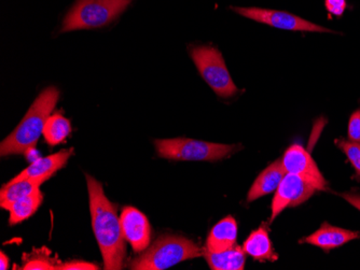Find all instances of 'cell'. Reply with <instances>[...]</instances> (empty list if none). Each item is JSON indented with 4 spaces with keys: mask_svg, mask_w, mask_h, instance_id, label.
<instances>
[{
    "mask_svg": "<svg viewBox=\"0 0 360 270\" xmlns=\"http://www.w3.org/2000/svg\"><path fill=\"white\" fill-rule=\"evenodd\" d=\"M93 231L104 259V269L120 270L124 264L127 250L121 219L116 205L105 195L103 185L86 175Z\"/></svg>",
    "mask_w": 360,
    "mask_h": 270,
    "instance_id": "1",
    "label": "cell"
},
{
    "mask_svg": "<svg viewBox=\"0 0 360 270\" xmlns=\"http://www.w3.org/2000/svg\"><path fill=\"white\" fill-rule=\"evenodd\" d=\"M58 270H97L100 269L95 264L84 261H70L68 263L60 264L58 266Z\"/></svg>",
    "mask_w": 360,
    "mask_h": 270,
    "instance_id": "23",
    "label": "cell"
},
{
    "mask_svg": "<svg viewBox=\"0 0 360 270\" xmlns=\"http://www.w3.org/2000/svg\"><path fill=\"white\" fill-rule=\"evenodd\" d=\"M42 201H44V195L39 191L35 194L23 197L8 205L6 210L10 212L9 224H19L32 215H35L36 211L41 205Z\"/></svg>",
    "mask_w": 360,
    "mask_h": 270,
    "instance_id": "18",
    "label": "cell"
},
{
    "mask_svg": "<svg viewBox=\"0 0 360 270\" xmlns=\"http://www.w3.org/2000/svg\"><path fill=\"white\" fill-rule=\"evenodd\" d=\"M352 165H353L354 169H355L356 178L360 181V156L357 157L354 162H352Z\"/></svg>",
    "mask_w": 360,
    "mask_h": 270,
    "instance_id": "27",
    "label": "cell"
},
{
    "mask_svg": "<svg viewBox=\"0 0 360 270\" xmlns=\"http://www.w3.org/2000/svg\"><path fill=\"white\" fill-rule=\"evenodd\" d=\"M190 53L202 78L218 96L231 97L238 92L224 58L217 49L208 46H194Z\"/></svg>",
    "mask_w": 360,
    "mask_h": 270,
    "instance_id": "6",
    "label": "cell"
},
{
    "mask_svg": "<svg viewBox=\"0 0 360 270\" xmlns=\"http://www.w3.org/2000/svg\"><path fill=\"white\" fill-rule=\"evenodd\" d=\"M349 139L360 144V109L356 110L349 118Z\"/></svg>",
    "mask_w": 360,
    "mask_h": 270,
    "instance_id": "22",
    "label": "cell"
},
{
    "mask_svg": "<svg viewBox=\"0 0 360 270\" xmlns=\"http://www.w3.org/2000/svg\"><path fill=\"white\" fill-rule=\"evenodd\" d=\"M204 250L183 236H161L129 264L131 269L163 270L203 255Z\"/></svg>",
    "mask_w": 360,
    "mask_h": 270,
    "instance_id": "3",
    "label": "cell"
},
{
    "mask_svg": "<svg viewBox=\"0 0 360 270\" xmlns=\"http://www.w3.org/2000/svg\"><path fill=\"white\" fill-rule=\"evenodd\" d=\"M245 253L254 257L257 261H277L278 257L272 247L268 229L266 227H259L250 234L243 245Z\"/></svg>",
    "mask_w": 360,
    "mask_h": 270,
    "instance_id": "15",
    "label": "cell"
},
{
    "mask_svg": "<svg viewBox=\"0 0 360 270\" xmlns=\"http://www.w3.org/2000/svg\"><path fill=\"white\" fill-rule=\"evenodd\" d=\"M72 154H74V149L70 148L65 149L49 156L39 157L8 183L19 182L26 179H34L41 183L46 182L53 176L54 173L66 166Z\"/></svg>",
    "mask_w": 360,
    "mask_h": 270,
    "instance_id": "11",
    "label": "cell"
},
{
    "mask_svg": "<svg viewBox=\"0 0 360 270\" xmlns=\"http://www.w3.org/2000/svg\"><path fill=\"white\" fill-rule=\"evenodd\" d=\"M60 92L51 86L44 90L32 102L27 114L15 130L0 144V155H26L35 148L38 139L44 134V125L58 102Z\"/></svg>",
    "mask_w": 360,
    "mask_h": 270,
    "instance_id": "2",
    "label": "cell"
},
{
    "mask_svg": "<svg viewBox=\"0 0 360 270\" xmlns=\"http://www.w3.org/2000/svg\"><path fill=\"white\" fill-rule=\"evenodd\" d=\"M9 268V259L6 257V254L4 252L0 253V269L6 270Z\"/></svg>",
    "mask_w": 360,
    "mask_h": 270,
    "instance_id": "26",
    "label": "cell"
},
{
    "mask_svg": "<svg viewBox=\"0 0 360 270\" xmlns=\"http://www.w3.org/2000/svg\"><path fill=\"white\" fill-rule=\"evenodd\" d=\"M234 11L243 17L252 21L264 23L272 27L299 32H317V33H331V30L307 21L293 14L276 10L261 9V8H233Z\"/></svg>",
    "mask_w": 360,
    "mask_h": 270,
    "instance_id": "7",
    "label": "cell"
},
{
    "mask_svg": "<svg viewBox=\"0 0 360 270\" xmlns=\"http://www.w3.org/2000/svg\"><path fill=\"white\" fill-rule=\"evenodd\" d=\"M325 6L331 14L341 17L347 8V0H325Z\"/></svg>",
    "mask_w": 360,
    "mask_h": 270,
    "instance_id": "24",
    "label": "cell"
},
{
    "mask_svg": "<svg viewBox=\"0 0 360 270\" xmlns=\"http://www.w3.org/2000/svg\"><path fill=\"white\" fill-rule=\"evenodd\" d=\"M282 163L287 173L305 179L321 191L327 189V181L319 171L316 163L309 153L299 144H293L285 151Z\"/></svg>",
    "mask_w": 360,
    "mask_h": 270,
    "instance_id": "9",
    "label": "cell"
},
{
    "mask_svg": "<svg viewBox=\"0 0 360 270\" xmlns=\"http://www.w3.org/2000/svg\"><path fill=\"white\" fill-rule=\"evenodd\" d=\"M316 187L305 179L296 175L286 173V176L277 187L274 199L272 201V215L271 222L276 219L283 210L289 207H297L304 203L314 194Z\"/></svg>",
    "mask_w": 360,
    "mask_h": 270,
    "instance_id": "8",
    "label": "cell"
},
{
    "mask_svg": "<svg viewBox=\"0 0 360 270\" xmlns=\"http://www.w3.org/2000/svg\"><path fill=\"white\" fill-rule=\"evenodd\" d=\"M42 183L34 179H26L15 183H7L0 189V205L1 208L7 209L15 201L30 196L39 192Z\"/></svg>",
    "mask_w": 360,
    "mask_h": 270,
    "instance_id": "17",
    "label": "cell"
},
{
    "mask_svg": "<svg viewBox=\"0 0 360 270\" xmlns=\"http://www.w3.org/2000/svg\"><path fill=\"white\" fill-rule=\"evenodd\" d=\"M358 238H360L359 231L340 229V227H333L329 223H323L319 231L304 238L303 241L309 245L321 248L323 251L329 252Z\"/></svg>",
    "mask_w": 360,
    "mask_h": 270,
    "instance_id": "12",
    "label": "cell"
},
{
    "mask_svg": "<svg viewBox=\"0 0 360 270\" xmlns=\"http://www.w3.org/2000/svg\"><path fill=\"white\" fill-rule=\"evenodd\" d=\"M341 196L347 201V203H351L352 205H354L356 209L360 211V194H355V193H343L341 194Z\"/></svg>",
    "mask_w": 360,
    "mask_h": 270,
    "instance_id": "25",
    "label": "cell"
},
{
    "mask_svg": "<svg viewBox=\"0 0 360 270\" xmlns=\"http://www.w3.org/2000/svg\"><path fill=\"white\" fill-rule=\"evenodd\" d=\"M158 154L173 161H216L226 158L238 150V146L212 144L188 138L161 139L155 141Z\"/></svg>",
    "mask_w": 360,
    "mask_h": 270,
    "instance_id": "5",
    "label": "cell"
},
{
    "mask_svg": "<svg viewBox=\"0 0 360 270\" xmlns=\"http://www.w3.org/2000/svg\"><path fill=\"white\" fill-rule=\"evenodd\" d=\"M72 132L70 120L62 114H56L49 116L44 128V137L51 147L62 144Z\"/></svg>",
    "mask_w": 360,
    "mask_h": 270,
    "instance_id": "19",
    "label": "cell"
},
{
    "mask_svg": "<svg viewBox=\"0 0 360 270\" xmlns=\"http://www.w3.org/2000/svg\"><path fill=\"white\" fill-rule=\"evenodd\" d=\"M121 225L125 241L137 253L148 249L151 243V227L148 219L141 211L127 207L121 213Z\"/></svg>",
    "mask_w": 360,
    "mask_h": 270,
    "instance_id": "10",
    "label": "cell"
},
{
    "mask_svg": "<svg viewBox=\"0 0 360 270\" xmlns=\"http://www.w3.org/2000/svg\"><path fill=\"white\" fill-rule=\"evenodd\" d=\"M238 238V223L232 217L218 222L212 227L206 241V250L214 253L230 249L236 245Z\"/></svg>",
    "mask_w": 360,
    "mask_h": 270,
    "instance_id": "14",
    "label": "cell"
},
{
    "mask_svg": "<svg viewBox=\"0 0 360 270\" xmlns=\"http://www.w3.org/2000/svg\"><path fill=\"white\" fill-rule=\"evenodd\" d=\"M24 270H53L60 265L56 259H52L51 252L46 249L35 250L30 255H24Z\"/></svg>",
    "mask_w": 360,
    "mask_h": 270,
    "instance_id": "20",
    "label": "cell"
},
{
    "mask_svg": "<svg viewBox=\"0 0 360 270\" xmlns=\"http://www.w3.org/2000/svg\"><path fill=\"white\" fill-rule=\"evenodd\" d=\"M282 160L275 161L268 168L264 169L255 180L254 184L250 187L248 195V201H254L264 195L276 192L277 187H280L284 177L286 176Z\"/></svg>",
    "mask_w": 360,
    "mask_h": 270,
    "instance_id": "13",
    "label": "cell"
},
{
    "mask_svg": "<svg viewBox=\"0 0 360 270\" xmlns=\"http://www.w3.org/2000/svg\"><path fill=\"white\" fill-rule=\"evenodd\" d=\"M204 257L212 270H243L246 262V253L240 245L218 253L204 250Z\"/></svg>",
    "mask_w": 360,
    "mask_h": 270,
    "instance_id": "16",
    "label": "cell"
},
{
    "mask_svg": "<svg viewBox=\"0 0 360 270\" xmlns=\"http://www.w3.org/2000/svg\"><path fill=\"white\" fill-rule=\"evenodd\" d=\"M335 144L341 149L343 152L347 155L349 162H354V161L360 156V144L359 142H355V141L351 140H343V139H338L335 140Z\"/></svg>",
    "mask_w": 360,
    "mask_h": 270,
    "instance_id": "21",
    "label": "cell"
},
{
    "mask_svg": "<svg viewBox=\"0 0 360 270\" xmlns=\"http://www.w3.org/2000/svg\"><path fill=\"white\" fill-rule=\"evenodd\" d=\"M131 0H77L65 18L62 32L106 26L124 11Z\"/></svg>",
    "mask_w": 360,
    "mask_h": 270,
    "instance_id": "4",
    "label": "cell"
}]
</instances>
